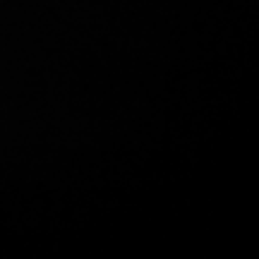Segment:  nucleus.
Here are the masks:
<instances>
[]
</instances>
